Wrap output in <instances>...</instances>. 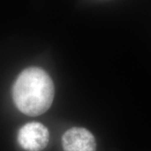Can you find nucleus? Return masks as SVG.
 I'll return each mask as SVG.
<instances>
[{
    "label": "nucleus",
    "instance_id": "obj_1",
    "mask_svg": "<svg viewBox=\"0 0 151 151\" xmlns=\"http://www.w3.org/2000/svg\"><path fill=\"white\" fill-rule=\"evenodd\" d=\"M54 96L51 77L40 67L22 70L13 86V99L17 108L30 117L45 113L53 103Z\"/></svg>",
    "mask_w": 151,
    "mask_h": 151
},
{
    "label": "nucleus",
    "instance_id": "obj_2",
    "mask_svg": "<svg viewBox=\"0 0 151 151\" xmlns=\"http://www.w3.org/2000/svg\"><path fill=\"white\" fill-rule=\"evenodd\" d=\"M50 133L44 124L31 122L24 124L18 133V143L26 151H41L48 145Z\"/></svg>",
    "mask_w": 151,
    "mask_h": 151
},
{
    "label": "nucleus",
    "instance_id": "obj_3",
    "mask_svg": "<svg viewBox=\"0 0 151 151\" xmlns=\"http://www.w3.org/2000/svg\"><path fill=\"white\" fill-rule=\"evenodd\" d=\"M64 151H97V142L85 128L73 127L65 132L61 139Z\"/></svg>",
    "mask_w": 151,
    "mask_h": 151
}]
</instances>
